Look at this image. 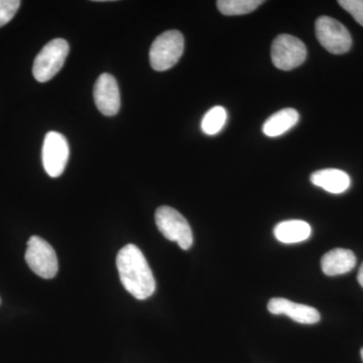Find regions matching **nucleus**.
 I'll list each match as a JSON object with an SVG mask.
<instances>
[{"label": "nucleus", "mask_w": 363, "mask_h": 363, "mask_svg": "<svg viewBox=\"0 0 363 363\" xmlns=\"http://www.w3.org/2000/svg\"><path fill=\"white\" fill-rule=\"evenodd\" d=\"M119 278L124 289L138 300H147L156 291V281L145 255L135 245L119 250L116 257Z\"/></svg>", "instance_id": "obj_1"}, {"label": "nucleus", "mask_w": 363, "mask_h": 363, "mask_svg": "<svg viewBox=\"0 0 363 363\" xmlns=\"http://www.w3.org/2000/svg\"><path fill=\"white\" fill-rule=\"evenodd\" d=\"M185 40L179 30H168L160 35L150 50V66L162 72L173 68L183 55Z\"/></svg>", "instance_id": "obj_2"}, {"label": "nucleus", "mask_w": 363, "mask_h": 363, "mask_svg": "<svg viewBox=\"0 0 363 363\" xmlns=\"http://www.w3.org/2000/svg\"><path fill=\"white\" fill-rule=\"evenodd\" d=\"M155 219L157 229L167 240L178 243L184 250L192 247V229L180 212L172 207L162 206L157 208Z\"/></svg>", "instance_id": "obj_3"}, {"label": "nucleus", "mask_w": 363, "mask_h": 363, "mask_svg": "<svg viewBox=\"0 0 363 363\" xmlns=\"http://www.w3.org/2000/svg\"><path fill=\"white\" fill-rule=\"evenodd\" d=\"M68 54L69 44L66 40L55 39L48 43L33 62V77L40 83L51 80L65 64Z\"/></svg>", "instance_id": "obj_4"}, {"label": "nucleus", "mask_w": 363, "mask_h": 363, "mask_svg": "<svg viewBox=\"0 0 363 363\" xmlns=\"http://www.w3.org/2000/svg\"><path fill=\"white\" fill-rule=\"evenodd\" d=\"M26 262L30 269L43 279H52L58 272L56 252L49 242L39 236H32L28 240Z\"/></svg>", "instance_id": "obj_5"}, {"label": "nucleus", "mask_w": 363, "mask_h": 363, "mask_svg": "<svg viewBox=\"0 0 363 363\" xmlns=\"http://www.w3.org/2000/svg\"><path fill=\"white\" fill-rule=\"evenodd\" d=\"M272 64L283 71L302 65L307 58V48L302 40L291 35H279L272 45Z\"/></svg>", "instance_id": "obj_6"}, {"label": "nucleus", "mask_w": 363, "mask_h": 363, "mask_svg": "<svg viewBox=\"0 0 363 363\" xmlns=\"http://www.w3.org/2000/svg\"><path fill=\"white\" fill-rule=\"evenodd\" d=\"M317 39L327 51L334 55L345 54L351 49L350 33L340 23L330 16H320L315 25Z\"/></svg>", "instance_id": "obj_7"}, {"label": "nucleus", "mask_w": 363, "mask_h": 363, "mask_svg": "<svg viewBox=\"0 0 363 363\" xmlns=\"http://www.w3.org/2000/svg\"><path fill=\"white\" fill-rule=\"evenodd\" d=\"M70 149L65 136L57 131L45 135L43 145L42 159L45 173L52 178H58L65 171Z\"/></svg>", "instance_id": "obj_8"}, {"label": "nucleus", "mask_w": 363, "mask_h": 363, "mask_svg": "<svg viewBox=\"0 0 363 363\" xmlns=\"http://www.w3.org/2000/svg\"><path fill=\"white\" fill-rule=\"evenodd\" d=\"M94 101L98 111L105 116H114L121 109V92L116 78L104 73L94 86Z\"/></svg>", "instance_id": "obj_9"}, {"label": "nucleus", "mask_w": 363, "mask_h": 363, "mask_svg": "<svg viewBox=\"0 0 363 363\" xmlns=\"http://www.w3.org/2000/svg\"><path fill=\"white\" fill-rule=\"evenodd\" d=\"M267 309L274 315H286L300 324H316L320 321L319 312L310 306L297 304L284 298L269 300Z\"/></svg>", "instance_id": "obj_10"}, {"label": "nucleus", "mask_w": 363, "mask_h": 363, "mask_svg": "<svg viewBox=\"0 0 363 363\" xmlns=\"http://www.w3.org/2000/svg\"><path fill=\"white\" fill-rule=\"evenodd\" d=\"M357 266L354 253L345 248H335L323 255L321 259L322 271L326 276L335 277L347 274Z\"/></svg>", "instance_id": "obj_11"}, {"label": "nucleus", "mask_w": 363, "mask_h": 363, "mask_svg": "<svg viewBox=\"0 0 363 363\" xmlns=\"http://www.w3.org/2000/svg\"><path fill=\"white\" fill-rule=\"evenodd\" d=\"M313 185L324 189L332 194H341L350 187V177L338 169H324L315 172L310 177Z\"/></svg>", "instance_id": "obj_12"}, {"label": "nucleus", "mask_w": 363, "mask_h": 363, "mask_svg": "<svg viewBox=\"0 0 363 363\" xmlns=\"http://www.w3.org/2000/svg\"><path fill=\"white\" fill-rule=\"evenodd\" d=\"M311 226L303 220H288L279 222L274 227V234L277 240L286 245L303 242L311 235Z\"/></svg>", "instance_id": "obj_13"}, {"label": "nucleus", "mask_w": 363, "mask_h": 363, "mask_svg": "<svg viewBox=\"0 0 363 363\" xmlns=\"http://www.w3.org/2000/svg\"><path fill=\"white\" fill-rule=\"evenodd\" d=\"M300 116L294 108L281 109L267 119L262 125V131L269 138H276L284 135L298 123Z\"/></svg>", "instance_id": "obj_14"}, {"label": "nucleus", "mask_w": 363, "mask_h": 363, "mask_svg": "<svg viewBox=\"0 0 363 363\" xmlns=\"http://www.w3.org/2000/svg\"><path fill=\"white\" fill-rule=\"evenodd\" d=\"M262 4V0H219L216 4L222 14L233 16L252 13Z\"/></svg>", "instance_id": "obj_15"}, {"label": "nucleus", "mask_w": 363, "mask_h": 363, "mask_svg": "<svg viewBox=\"0 0 363 363\" xmlns=\"http://www.w3.org/2000/svg\"><path fill=\"white\" fill-rule=\"evenodd\" d=\"M226 121V109L222 106H215L203 117L201 130L207 135H217L225 125Z\"/></svg>", "instance_id": "obj_16"}, {"label": "nucleus", "mask_w": 363, "mask_h": 363, "mask_svg": "<svg viewBox=\"0 0 363 363\" xmlns=\"http://www.w3.org/2000/svg\"><path fill=\"white\" fill-rule=\"evenodd\" d=\"M21 4L20 0H0V28L13 20Z\"/></svg>", "instance_id": "obj_17"}, {"label": "nucleus", "mask_w": 363, "mask_h": 363, "mask_svg": "<svg viewBox=\"0 0 363 363\" xmlns=\"http://www.w3.org/2000/svg\"><path fill=\"white\" fill-rule=\"evenodd\" d=\"M338 4L363 26V0H340Z\"/></svg>", "instance_id": "obj_18"}, {"label": "nucleus", "mask_w": 363, "mask_h": 363, "mask_svg": "<svg viewBox=\"0 0 363 363\" xmlns=\"http://www.w3.org/2000/svg\"><path fill=\"white\" fill-rule=\"evenodd\" d=\"M358 283L360 284V286L363 288V264L362 267H360L359 272H358L357 276Z\"/></svg>", "instance_id": "obj_19"}, {"label": "nucleus", "mask_w": 363, "mask_h": 363, "mask_svg": "<svg viewBox=\"0 0 363 363\" xmlns=\"http://www.w3.org/2000/svg\"><path fill=\"white\" fill-rule=\"evenodd\" d=\"M360 354H362V358L363 360V348H362V351H360Z\"/></svg>", "instance_id": "obj_20"}]
</instances>
